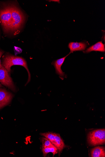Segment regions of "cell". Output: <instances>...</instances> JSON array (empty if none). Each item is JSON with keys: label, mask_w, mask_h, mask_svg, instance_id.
<instances>
[{"label": "cell", "mask_w": 105, "mask_h": 157, "mask_svg": "<svg viewBox=\"0 0 105 157\" xmlns=\"http://www.w3.org/2000/svg\"><path fill=\"white\" fill-rule=\"evenodd\" d=\"M20 65L24 67L28 75V78L26 85L31 80V76L26 60L22 57L10 55H6L4 58L2 66L10 73L11 67L14 65Z\"/></svg>", "instance_id": "1"}, {"label": "cell", "mask_w": 105, "mask_h": 157, "mask_svg": "<svg viewBox=\"0 0 105 157\" xmlns=\"http://www.w3.org/2000/svg\"><path fill=\"white\" fill-rule=\"evenodd\" d=\"M12 21L10 32L17 34L20 30L25 21L23 14L16 6L11 5Z\"/></svg>", "instance_id": "2"}, {"label": "cell", "mask_w": 105, "mask_h": 157, "mask_svg": "<svg viewBox=\"0 0 105 157\" xmlns=\"http://www.w3.org/2000/svg\"><path fill=\"white\" fill-rule=\"evenodd\" d=\"M0 20L4 31L10 32L12 21L11 5H6L0 9Z\"/></svg>", "instance_id": "3"}, {"label": "cell", "mask_w": 105, "mask_h": 157, "mask_svg": "<svg viewBox=\"0 0 105 157\" xmlns=\"http://www.w3.org/2000/svg\"><path fill=\"white\" fill-rule=\"evenodd\" d=\"M88 144L92 146L103 145L105 142V130L100 129L90 132L87 136Z\"/></svg>", "instance_id": "4"}, {"label": "cell", "mask_w": 105, "mask_h": 157, "mask_svg": "<svg viewBox=\"0 0 105 157\" xmlns=\"http://www.w3.org/2000/svg\"><path fill=\"white\" fill-rule=\"evenodd\" d=\"M8 71L3 67L0 68V82L14 91L16 90L15 86Z\"/></svg>", "instance_id": "5"}, {"label": "cell", "mask_w": 105, "mask_h": 157, "mask_svg": "<svg viewBox=\"0 0 105 157\" xmlns=\"http://www.w3.org/2000/svg\"><path fill=\"white\" fill-rule=\"evenodd\" d=\"M13 97V95L10 93L0 88V109L8 105Z\"/></svg>", "instance_id": "6"}, {"label": "cell", "mask_w": 105, "mask_h": 157, "mask_svg": "<svg viewBox=\"0 0 105 157\" xmlns=\"http://www.w3.org/2000/svg\"><path fill=\"white\" fill-rule=\"evenodd\" d=\"M87 45L84 42H71L68 45L70 53L77 51H83L85 50Z\"/></svg>", "instance_id": "7"}, {"label": "cell", "mask_w": 105, "mask_h": 157, "mask_svg": "<svg viewBox=\"0 0 105 157\" xmlns=\"http://www.w3.org/2000/svg\"><path fill=\"white\" fill-rule=\"evenodd\" d=\"M69 55L64 57V58L55 61L53 63L55 69L56 73L62 78L64 77L65 74L62 71L61 69V67L67 57Z\"/></svg>", "instance_id": "8"}, {"label": "cell", "mask_w": 105, "mask_h": 157, "mask_svg": "<svg viewBox=\"0 0 105 157\" xmlns=\"http://www.w3.org/2000/svg\"><path fill=\"white\" fill-rule=\"evenodd\" d=\"M105 51V44L101 41L99 42L95 45L90 47L84 52L85 53H88L92 51H99L104 52Z\"/></svg>", "instance_id": "9"}, {"label": "cell", "mask_w": 105, "mask_h": 157, "mask_svg": "<svg viewBox=\"0 0 105 157\" xmlns=\"http://www.w3.org/2000/svg\"><path fill=\"white\" fill-rule=\"evenodd\" d=\"M55 146L57 148L59 154H60L65 147L63 141L58 134L55 133Z\"/></svg>", "instance_id": "10"}, {"label": "cell", "mask_w": 105, "mask_h": 157, "mask_svg": "<svg viewBox=\"0 0 105 157\" xmlns=\"http://www.w3.org/2000/svg\"><path fill=\"white\" fill-rule=\"evenodd\" d=\"M91 157H105V148L103 147H97L93 148L91 151Z\"/></svg>", "instance_id": "11"}, {"label": "cell", "mask_w": 105, "mask_h": 157, "mask_svg": "<svg viewBox=\"0 0 105 157\" xmlns=\"http://www.w3.org/2000/svg\"><path fill=\"white\" fill-rule=\"evenodd\" d=\"M42 150L44 157L46 156L50 152L52 153L53 154V156L58 153L57 148L54 145L42 148Z\"/></svg>", "instance_id": "12"}, {"label": "cell", "mask_w": 105, "mask_h": 157, "mask_svg": "<svg viewBox=\"0 0 105 157\" xmlns=\"http://www.w3.org/2000/svg\"><path fill=\"white\" fill-rule=\"evenodd\" d=\"M40 135L49 140L55 146V133L48 132L47 133H41Z\"/></svg>", "instance_id": "13"}, {"label": "cell", "mask_w": 105, "mask_h": 157, "mask_svg": "<svg viewBox=\"0 0 105 157\" xmlns=\"http://www.w3.org/2000/svg\"><path fill=\"white\" fill-rule=\"evenodd\" d=\"M41 140L42 143V148H46L54 145L49 140L46 138H42Z\"/></svg>", "instance_id": "14"}, {"label": "cell", "mask_w": 105, "mask_h": 157, "mask_svg": "<svg viewBox=\"0 0 105 157\" xmlns=\"http://www.w3.org/2000/svg\"><path fill=\"white\" fill-rule=\"evenodd\" d=\"M4 52L0 50V68H2L3 67L1 63V58L2 56L4 53Z\"/></svg>", "instance_id": "15"}, {"label": "cell", "mask_w": 105, "mask_h": 157, "mask_svg": "<svg viewBox=\"0 0 105 157\" xmlns=\"http://www.w3.org/2000/svg\"><path fill=\"white\" fill-rule=\"evenodd\" d=\"M52 1V2H59V1Z\"/></svg>", "instance_id": "16"}, {"label": "cell", "mask_w": 105, "mask_h": 157, "mask_svg": "<svg viewBox=\"0 0 105 157\" xmlns=\"http://www.w3.org/2000/svg\"><path fill=\"white\" fill-rule=\"evenodd\" d=\"M2 84H1V83H0V88H1V87H2Z\"/></svg>", "instance_id": "17"}]
</instances>
